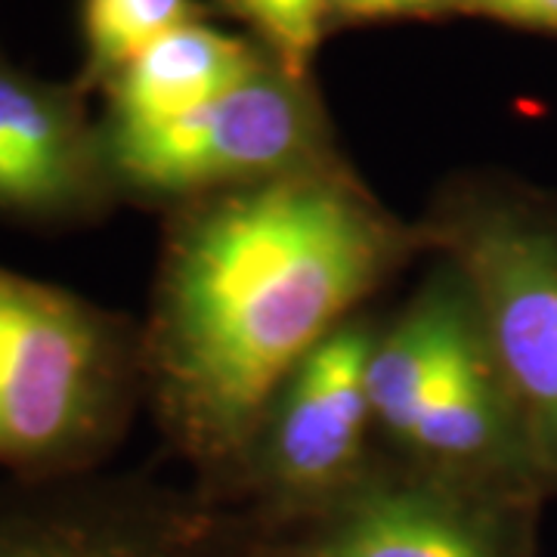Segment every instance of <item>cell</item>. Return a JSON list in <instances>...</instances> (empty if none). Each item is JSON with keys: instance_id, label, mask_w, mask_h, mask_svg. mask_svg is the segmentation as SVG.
Listing matches in <instances>:
<instances>
[{"instance_id": "obj_1", "label": "cell", "mask_w": 557, "mask_h": 557, "mask_svg": "<svg viewBox=\"0 0 557 557\" xmlns=\"http://www.w3.org/2000/svg\"><path fill=\"white\" fill-rule=\"evenodd\" d=\"M421 251L418 220L391 214L347 161L168 211L143 384L193 483L226 502L282 381Z\"/></svg>"}, {"instance_id": "obj_2", "label": "cell", "mask_w": 557, "mask_h": 557, "mask_svg": "<svg viewBox=\"0 0 557 557\" xmlns=\"http://www.w3.org/2000/svg\"><path fill=\"white\" fill-rule=\"evenodd\" d=\"M143 403L134 319L0 263V478L102 471Z\"/></svg>"}, {"instance_id": "obj_3", "label": "cell", "mask_w": 557, "mask_h": 557, "mask_svg": "<svg viewBox=\"0 0 557 557\" xmlns=\"http://www.w3.org/2000/svg\"><path fill=\"white\" fill-rule=\"evenodd\" d=\"M418 226L478 304L539 490L557 498V196L511 177H453Z\"/></svg>"}, {"instance_id": "obj_4", "label": "cell", "mask_w": 557, "mask_h": 557, "mask_svg": "<svg viewBox=\"0 0 557 557\" xmlns=\"http://www.w3.org/2000/svg\"><path fill=\"white\" fill-rule=\"evenodd\" d=\"M100 131L121 201L168 211L344 161L313 81L288 75L276 60L183 119Z\"/></svg>"}, {"instance_id": "obj_5", "label": "cell", "mask_w": 557, "mask_h": 557, "mask_svg": "<svg viewBox=\"0 0 557 557\" xmlns=\"http://www.w3.org/2000/svg\"><path fill=\"white\" fill-rule=\"evenodd\" d=\"M379 322L366 310L347 319L270 399L226 493L267 533L322 511L375 465L369 359Z\"/></svg>"}, {"instance_id": "obj_6", "label": "cell", "mask_w": 557, "mask_h": 557, "mask_svg": "<svg viewBox=\"0 0 557 557\" xmlns=\"http://www.w3.org/2000/svg\"><path fill=\"white\" fill-rule=\"evenodd\" d=\"M0 557H270V533L199 483L102 468L0 478Z\"/></svg>"}, {"instance_id": "obj_7", "label": "cell", "mask_w": 557, "mask_h": 557, "mask_svg": "<svg viewBox=\"0 0 557 557\" xmlns=\"http://www.w3.org/2000/svg\"><path fill=\"white\" fill-rule=\"evenodd\" d=\"M539 508L379 453L366 478L270 545L278 557H536Z\"/></svg>"}, {"instance_id": "obj_8", "label": "cell", "mask_w": 557, "mask_h": 557, "mask_svg": "<svg viewBox=\"0 0 557 557\" xmlns=\"http://www.w3.org/2000/svg\"><path fill=\"white\" fill-rule=\"evenodd\" d=\"M78 81H47L0 47V220L65 233L97 226L121 205Z\"/></svg>"}, {"instance_id": "obj_9", "label": "cell", "mask_w": 557, "mask_h": 557, "mask_svg": "<svg viewBox=\"0 0 557 557\" xmlns=\"http://www.w3.org/2000/svg\"><path fill=\"white\" fill-rule=\"evenodd\" d=\"M273 60L258 40L193 20L168 32L102 87V127H156L214 102Z\"/></svg>"}, {"instance_id": "obj_10", "label": "cell", "mask_w": 557, "mask_h": 557, "mask_svg": "<svg viewBox=\"0 0 557 557\" xmlns=\"http://www.w3.org/2000/svg\"><path fill=\"white\" fill-rule=\"evenodd\" d=\"M199 16V0H81L84 62L75 81L87 94H100L156 40Z\"/></svg>"}, {"instance_id": "obj_11", "label": "cell", "mask_w": 557, "mask_h": 557, "mask_svg": "<svg viewBox=\"0 0 557 557\" xmlns=\"http://www.w3.org/2000/svg\"><path fill=\"white\" fill-rule=\"evenodd\" d=\"M220 10L245 22L255 40L298 78H310L325 28L332 25V0H218Z\"/></svg>"}, {"instance_id": "obj_12", "label": "cell", "mask_w": 557, "mask_h": 557, "mask_svg": "<svg viewBox=\"0 0 557 557\" xmlns=\"http://www.w3.org/2000/svg\"><path fill=\"white\" fill-rule=\"evenodd\" d=\"M458 0H332V25L421 20L456 10Z\"/></svg>"}, {"instance_id": "obj_13", "label": "cell", "mask_w": 557, "mask_h": 557, "mask_svg": "<svg viewBox=\"0 0 557 557\" xmlns=\"http://www.w3.org/2000/svg\"><path fill=\"white\" fill-rule=\"evenodd\" d=\"M456 10L557 35V0H458Z\"/></svg>"}, {"instance_id": "obj_14", "label": "cell", "mask_w": 557, "mask_h": 557, "mask_svg": "<svg viewBox=\"0 0 557 557\" xmlns=\"http://www.w3.org/2000/svg\"><path fill=\"white\" fill-rule=\"evenodd\" d=\"M270 557H278V555H276V552H273V545H270Z\"/></svg>"}]
</instances>
